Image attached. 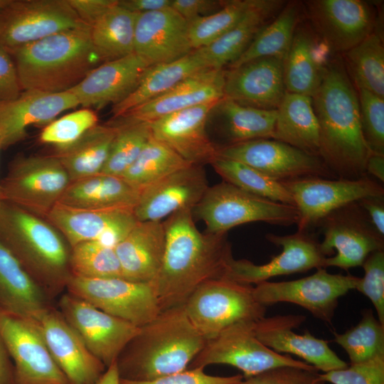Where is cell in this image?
Instances as JSON below:
<instances>
[{
    "instance_id": "cell-1",
    "label": "cell",
    "mask_w": 384,
    "mask_h": 384,
    "mask_svg": "<svg viewBox=\"0 0 384 384\" xmlns=\"http://www.w3.org/2000/svg\"><path fill=\"white\" fill-rule=\"evenodd\" d=\"M192 210H179L163 221L164 255L150 284L161 311L183 305L203 283L226 277L234 258L228 233H201Z\"/></svg>"
},
{
    "instance_id": "cell-2",
    "label": "cell",
    "mask_w": 384,
    "mask_h": 384,
    "mask_svg": "<svg viewBox=\"0 0 384 384\" xmlns=\"http://www.w3.org/2000/svg\"><path fill=\"white\" fill-rule=\"evenodd\" d=\"M311 97L319 126L320 159L337 178L366 176L371 151L361 130L357 90L341 60L329 62Z\"/></svg>"
},
{
    "instance_id": "cell-3",
    "label": "cell",
    "mask_w": 384,
    "mask_h": 384,
    "mask_svg": "<svg viewBox=\"0 0 384 384\" xmlns=\"http://www.w3.org/2000/svg\"><path fill=\"white\" fill-rule=\"evenodd\" d=\"M206 341L183 305L161 311L139 327L120 353L116 361L119 378L150 381L184 371Z\"/></svg>"
},
{
    "instance_id": "cell-4",
    "label": "cell",
    "mask_w": 384,
    "mask_h": 384,
    "mask_svg": "<svg viewBox=\"0 0 384 384\" xmlns=\"http://www.w3.org/2000/svg\"><path fill=\"white\" fill-rule=\"evenodd\" d=\"M0 243L50 300L66 289L70 247L47 220L1 201Z\"/></svg>"
},
{
    "instance_id": "cell-5",
    "label": "cell",
    "mask_w": 384,
    "mask_h": 384,
    "mask_svg": "<svg viewBox=\"0 0 384 384\" xmlns=\"http://www.w3.org/2000/svg\"><path fill=\"white\" fill-rule=\"evenodd\" d=\"M83 26L53 34L8 51L22 90H70L102 62Z\"/></svg>"
},
{
    "instance_id": "cell-6",
    "label": "cell",
    "mask_w": 384,
    "mask_h": 384,
    "mask_svg": "<svg viewBox=\"0 0 384 384\" xmlns=\"http://www.w3.org/2000/svg\"><path fill=\"white\" fill-rule=\"evenodd\" d=\"M192 213L210 233H225L252 222L291 226L299 219L295 206L260 197L224 181L208 186Z\"/></svg>"
},
{
    "instance_id": "cell-7",
    "label": "cell",
    "mask_w": 384,
    "mask_h": 384,
    "mask_svg": "<svg viewBox=\"0 0 384 384\" xmlns=\"http://www.w3.org/2000/svg\"><path fill=\"white\" fill-rule=\"evenodd\" d=\"M253 287L226 277L208 281L186 300V314L207 340L235 323L257 321L265 316L267 307L255 299Z\"/></svg>"
},
{
    "instance_id": "cell-8",
    "label": "cell",
    "mask_w": 384,
    "mask_h": 384,
    "mask_svg": "<svg viewBox=\"0 0 384 384\" xmlns=\"http://www.w3.org/2000/svg\"><path fill=\"white\" fill-rule=\"evenodd\" d=\"M70 181L53 155H18L1 181V201L46 218Z\"/></svg>"
},
{
    "instance_id": "cell-9",
    "label": "cell",
    "mask_w": 384,
    "mask_h": 384,
    "mask_svg": "<svg viewBox=\"0 0 384 384\" xmlns=\"http://www.w3.org/2000/svg\"><path fill=\"white\" fill-rule=\"evenodd\" d=\"M255 322L235 323L207 340L187 369H204L215 364L228 365L242 371L243 378H247L280 366L314 368L289 354L278 353L265 346L255 336Z\"/></svg>"
},
{
    "instance_id": "cell-10",
    "label": "cell",
    "mask_w": 384,
    "mask_h": 384,
    "mask_svg": "<svg viewBox=\"0 0 384 384\" xmlns=\"http://www.w3.org/2000/svg\"><path fill=\"white\" fill-rule=\"evenodd\" d=\"M324 235L320 247L325 268L344 270L362 266L372 252L384 250V237L375 229L358 201L331 212L317 225Z\"/></svg>"
},
{
    "instance_id": "cell-11",
    "label": "cell",
    "mask_w": 384,
    "mask_h": 384,
    "mask_svg": "<svg viewBox=\"0 0 384 384\" xmlns=\"http://www.w3.org/2000/svg\"><path fill=\"white\" fill-rule=\"evenodd\" d=\"M359 279L356 276L331 274L320 268L299 279L260 282L253 287V295L265 307L280 302L294 304L331 324L339 298L356 289Z\"/></svg>"
},
{
    "instance_id": "cell-12",
    "label": "cell",
    "mask_w": 384,
    "mask_h": 384,
    "mask_svg": "<svg viewBox=\"0 0 384 384\" xmlns=\"http://www.w3.org/2000/svg\"><path fill=\"white\" fill-rule=\"evenodd\" d=\"M83 26L68 0H10L0 11V47L9 51Z\"/></svg>"
},
{
    "instance_id": "cell-13",
    "label": "cell",
    "mask_w": 384,
    "mask_h": 384,
    "mask_svg": "<svg viewBox=\"0 0 384 384\" xmlns=\"http://www.w3.org/2000/svg\"><path fill=\"white\" fill-rule=\"evenodd\" d=\"M299 213L297 231L309 232L336 209L368 196H384L380 183L368 175L358 179L309 177L282 182Z\"/></svg>"
},
{
    "instance_id": "cell-14",
    "label": "cell",
    "mask_w": 384,
    "mask_h": 384,
    "mask_svg": "<svg viewBox=\"0 0 384 384\" xmlns=\"http://www.w3.org/2000/svg\"><path fill=\"white\" fill-rule=\"evenodd\" d=\"M66 292L100 310L140 327L161 312L149 283L122 277L86 279L71 276Z\"/></svg>"
},
{
    "instance_id": "cell-15",
    "label": "cell",
    "mask_w": 384,
    "mask_h": 384,
    "mask_svg": "<svg viewBox=\"0 0 384 384\" xmlns=\"http://www.w3.org/2000/svg\"><path fill=\"white\" fill-rule=\"evenodd\" d=\"M217 155L247 164L280 182L309 177L337 178L319 156L273 139L218 146Z\"/></svg>"
},
{
    "instance_id": "cell-16",
    "label": "cell",
    "mask_w": 384,
    "mask_h": 384,
    "mask_svg": "<svg viewBox=\"0 0 384 384\" xmlns=\"http://www.w3.org/2000/svg\"><path fill=\"white\" fill-rule=\"evenodd\" d=\"M0 336L14 365L15 384H69L33 319L0 309Z\"/></svg>"
},
{
    "instance_id": "cell-17",
    "label": "cell",
    "mask_w": 384,
    "mask_h": 384,
    "mask_svg": "<svg viewBox=\"0 0 384 384\" xmlns=\"http://www.w3.org/2000/svg\"><path fill=\"white\" fill-rule=\"evenodd\" d=\"M58 307L87 348L106 368L117 361L123 348L139 329L68 292L60 295Z\"/></svg>"
},
{
    "instance_id": "cell-18",
    "label": "cell",
    "mask_w": 384,
    "mask_h": 384,
    "mask_svg": "<svg viewBox=\"0 0 384 384\" xmlns=\"http://www.w3.org/2000/svg\"><path fill=\"white\" fill-rule=\"evenodd\" d=\"M265 238L273 245L281 247V253L263 265H255L245 259L233 258L226 278L256 285L276 276L325 268L327 257L323 253L320 242L309 232L297 231L286 235L268 233Z\"/></svg>"
},
{
    "instance_id": "cell-19",
    "label": "cell",
    "mask_w": 384,
    "mask_h": 384,
    "mask_svg": "<svg viewBox=\"0 0 384 384\" xmlns=\"http://www.w3.org/2000/svg\"><path fill=\"white\" fill-rule=\"evenodd\" d=\"M314 33L331 48L343 53L375 29L373 7L361 0H311L305 3Z\"/></svg>"
},
{
    "instance_id": "cell-20",
    "label": "cell",
    "mask_w": 384,
    "mask_h": 384,
    "mask_svg": "<svg viewBox=\"0 0 384 384\" xmlns=\"http://www.w3.org/2000/svg\"><path fill=\"white\" fill-rule=\"evenodd\" d=\"M45 219L58 230L70 247L95 241L114 248L138 222L132 208L88 210L60 203Z\"/></svg>"
},
{
    "instance_id": "cell-21",
    "label": "cell",
    "mask_w": 384,
    "mask_h": 384,
    "mask_svg": "<svg viewBox=\"0 0 384 384\" xmlns=\"http://www.w3.org/2000/svg\"><path fill=\"white\" fill-rule=\"evenodd\" d=\"M69 384H95L106 366L87 348L58 309L50 306L33 319Z\"/></svg>"
},
{
    "instance_id": "cell-22",
    "label": "cell",
    "mask_w": 384,
    "mask_h": 384,
    "mask_svg": "<svg viewBox=\"0 0 384 384\" xmlns=\"http://www.w3.org/2000/svg\"><path fill=\"white\" fill-rule=\"evenodd\" d=\"M305 320L304 315L265 316L255 322L254 331L269 348L278 353L295 355L318 371L327 373L346 368L348 364L330 348L329 341L315 337L308 330L304 334L293 331Z\"/></svg>"
},
{
    "instance_id": "cell-23",
    "label": "cell",
    "mask_w": 384,
    "mask_h": 384,
    "mask_svg": "<svg viewBox=\"0 0 384 384\" xmlns=\"http://www.w3.org/2000/svg\"><path fill=\"white\" fill-rule=\"evenodd\" d=\"M218 102L189 107L148 123L152 137L191 164H210L218 157V145L210 139L206 125Z\"/></svg>"
},
{
    "instance_id": "cell-24",
    "label": "cell",
    "mask_w": 384,
    "mask_h": 384,
    "mask_svg": "<svg viewBox=\"0 0 384 384\" xmlns=\"http://www.w3.org/2000/svg\"><path fill=\"white\" fill-rule=\"evenodd\" d=\"M203 166L191 164L139 192L133 210L138 221H162L184 209H193L208 188Z\"/></svg>"
},
{
    "instance_id": "cell-25",
    "label": "cell",
    "mask_w": 384,
    "mask_h": 384,
    "mask_svg": "<svg viewBox=\"0 0 384 384\" xmlns=\"http://www.w3.org/2000/svg\"><path fill=\"white\" fill-rule=\"evenodd\" d=\"M193 50L188 21L171 7L137 14L134 53L148 65L176 60Z\"/></svg>"
},
{
    "instance_id": "cell-26",
    "label": "cell",
    "mask_w": 384,
    "mask_h": 384,
    "mask_svg": "<svg viewBox=\"0 0 384 384\" xmlns=\"http://www.w3.org/2000/svg\"><path fill=\"white\" fill-rule=\"evenodd\" d=\"M283 62L262 57L225 70L223 97L245 106L277 110L287 92Z\"/></svg>"
},
{
    "instance_id": "cell-27",
    "label": "cell",
    "mask_w": 384,
    "mask_h": 384,
    "mask_svg": "<svg viewBox=\"0 0 384 384\" xmlns=\"http://www.w3.org/2000/svg\"><path fill=\"white\" fill-rule=\"evenodd\" d=\"M78 105L77 98L69 91L23 90L14 100L0 102L2 149L23 140L29 126L48 124L61 112Z\"/></svg>"
},
{
    "instance_id": "cell-28",
    "label": "cell",
    "mask_w": 384,
    "mask_h": 384,
    "mask_svg": "<svg viewBox=\"0 0 384 384\" xmlns=\"http://www.w3.org/2000/svg\"><path fill=\"white\" fill-rule=\"evenodd\" d=\"M150 66L134 53L104 62L68 90L84 107L101 109L118 104L137 87Z\"/></svg>"
},
{
    "instance_id": "cell-29",
    "label": "cell",
    "mask_w": 384,
    "mask_h": 384,
    "mask_svg": "<svg viewBox=\"0 0 384 384\" xmlns=\"http://www.w3.org/2000/svg\"><path fill=\"white\" fill-rule=\"evenodd\" d=\"M225 70H202L120 117L135 122L150 123L174 112L219 101L224 96Z\"/></svg>"
},
{
    "instance_id": "cell-30",
    "label": "cell",
    "mask_w": 384,
    "mask_h": 384,
    "mask_svg": "<svg viewBox=\"0 0 384 384\" xmlns=\"http://www.w3.org/2000/svg\"><path fill=\"white\" fill-rule=\"evenodd\" d=\"M165 245L163 221H138L114 247L123 278L151 284L161 269Z\"/></svg>"
},
{
    "instance_id": "cell-31",
    "label": "cell",
    "mask_w": 384,
    "mask_h": 384,
    "mask_svg": "<svg viewBox=\"0 0 384 384\" xmlns=\"http://www.w3.org/2000/svg\"><path fill=\"white\" fill-rule=\"evenodd\" d=\"M331 52L313 29L299 23L283 62L286 91L311 97L330 62Z\"/></svg>"
},
{
    "instance_id": "cell-32",
    "label": "cell",
    "mask_w": 384,
    "mask_h": 384,
    "mask_svg": "<svg viewBox=\"0 0 384 384\" xmlns=\"http://www.w3.org/2000/svg\"><path fill=\"white\" fill-rule=\"evenodd\" d=\"M285 4L280 0H252L245 14L231 29L208 46L199 48L208 68L223 69L234 63Z\"/></svg>"
},
{
    "instance_id": "cell-33",
    "label": "cell",
    "mask_w": 384,
    "mask_h": 384,
    "mask_svg": "<svg viewBox=\"0 0 384 384\" xmlns=\"http://www.w3.org/2000/svg\"><path fill=\"white\" fill-rule=\"evenodd\" d=\"M139 196L122 176L100 173L70 182L58 203L88 210L134 209Z\"/></svg>"
},
{
    "instance_id": "cell-34",
    "label": "cell",
    "mask_w": 384,
    "mask_h": 384,
    "mask_svg": "<svg viewBox=\"0 0 384 384\" xmlns=\"http://www.w3.org/2000/svg\"><path fill=\"white\" fill-rule=\"evenodd\" d=\"M50 301L0 243V309L33 319L51 306Z\"/></svg>"
},
{
    "instance_id": "cell-35",
    "label": "cell",
    "mask_w": 384,
    "mask_h": 384,
    "mask_svg": "<svg viewBox=\"0 0 384 384\" xmlns=\"http://www.w3.org/2000/svg\"><path fill=\"white\" fill-rule=\"evenodd\" d=\"M209 68L199 48L170 63L150 66L134 90L112 106L113 118L158 97L191 75Z\"/></svg>"
},
{
    "instance_id": "cell-36",
    "label": "cell",
    "mask_w": 384,
    "mask_h": 384,
    "mask_svg": "<svg viewBox=\"0 0 384 384\" xmlns=\"http://www.w3.org/2000/svg\"><path fill=\"white\" fill-rule=\"evenodd\" d=\"M272 139L319 156V126L311 97L286 92L277 109Z\"/></svg>"
},
{
    "instance_id": "cell-37",
    "label": "cell",
    "mask_w": 384,
    "mask_h": 384,
    "mask_svg": "<svg viewBox=\"0 0 384 384\" xmlns=\"http://www.w3.org/2000/svg\"><path fill=\"white\" fill-rule=\"evenodd\" d=\"M217 132L228 146L257 139H272L277 110L245 106L223 97L213 108Z\"/></svg>"
},
{
    "instance_id": "cell-38",
    "label": "cell",
    "mask_w": 384,
    "mask_h": 384,
    "mask_svg": "<svg viewBox=\"0 0 384 384\" xmlns=\"http://www.w3.org/2000/svg\"><path fill=\"white\" fill-rule=\"evenodd\" d=\"M115 127L97 124L70 144L55 147L53 155L74 181L100 174L108 159Z\"/></svg>"
},
{
    "instance_id": "cell-39",
    "label": "cell",
    "mask_w": 384,
    "mask_h": 384,
    "mask_svg": "<svg viewBox=\"0 0 384 384\" xmlns=\"http://www.w3.org/2000/svg\"><path fill=\"white\" fill-rule=\"evenodd\" d=\"M137 16V14L120 6L117 0L90 27L92 47L102 63L134 53Z\"/></svg>"
},
{
    "instance_id": "cell-40",
    "label": "cell",
    "mask_w": 384,
    "mask_h": 384,
    "mask_svg": "<svg viewBox=\"0 0 384 384\" xmlns=\"http://www.w3.org/2000/svg\"><path fill=\"white\" fill-rule=\"evenodd\" d=\"M304 9L297 1L286 3L278 14L256 35L245 52L228 67L233 68L253 59L275 57L284 60Z\"/></svg>"
},
{
    "instance_id": "cell-41",
    "label": "cell",
    "mask_w": 384,
    "mask_h": 384,
    "mask_svg": "<svg viewBox=\"0 0 384 384\" xmlns=\"http://www.w3.org/2000/svg\"><path fill=\"white\" fill-rule=\"evenodd\" d=\"M343 54L345 69L356 89H365L384 98V46L381 33L375 28Z\"/></svg>"
},
{
    "instance_id": "cell-42",
    "label": "cell",
    "mask_w": 384,
    "mask_h": 384,
    "mask_svg": "<svg viewBox=\"0 0 384 384\" xmlns=\"http://www.w3.org/2000/svg\"><path fill=\"white\" fill-rule=\"evenodd\" d=\"M191 164L151 135L138 157L121 176L140 192L164 176Z\"/></svg>"
},
{
    "instance_id": "cell-43",
    "label": "cell",
    "mask_w": 384,
    "mask_h": 384,
    "mask_svg": "<svg viewBox=\"0 0 384 384\" xmlns=\"http://www.w3.org/2000/svg\"><path fill=\"white\" fill-rule=\"evenodd\" d=\"M210 165L224 181L260 197L295 206L291 193L282 182L247 164L218 156Z\"/></svg>"
},
{
    "instance_id": "cell-44",
    "label": "cell",
    "mask_w": 384,
    "mask_h": 384,
    "mask_svg": "<svg viewBox=\"0 0 384 384\" xmlns=\"http://www.w3.org/2000/svg\"><path fill=\"white\" fill-rule=\"evenodd\" d=\"M115 135L107 163L101 173L121 176L133 164L151 137L148 123L119 117L110 122Z\"/></svg>"
},
{
    "instance_id": "cell-45",
    "label": "cell",
    "mask_w": 384,
    "mask_h": 384,
    "mask_svg": "<svg viewBox=\"0 0 384 384\" xmlns=\"http://www.w3.org/2000/svg\"><path fill=\"white\" fill-rule=\"evenodd\" d=\"M334 341L344 349L351 364L363 362L384 353V324L371 309H366L356 326L343 334L334 333Z\"/></svg>"
},
{
    "instance_id": "cell-46",
    "label": "cell",
    "mask_w": 384,
    "mask_h": 384,
    "mask_svg": "<svg viewBox=\"0 0 384 384\" xmlns=\"http://www.w3.org/2000/svg\"><path fill=\"white\" fill-rule=\"evenodd\" d=\"M69 263L73 276L86 279L123 278L114 248L98 242H84L70 247Z\"/></svg>"
},
{
    "instance_id": "cell-47",
    "label": "cell",
    "mask_w": 384,
    "mask_h": 384,
    "mask_svg": "<svg viewBox=\"0 0 384 384\" xmlns=\"http://www.w3.org/2000/svg\"><path fill=\"white\" fill-rule=\"evenodd\" d=\"M252 0L225 1L216 12L188 21V37L193 49L208 46L231 29L251 6Z\"/></svg>"
},
{
    "instance_id": "cell-48",
    "label": "cell",
    "mask_w": 384,
    "mask_h": 384,
    "mask_svg": "<svg viewBox=\"0 0 384 384\" xmlns=\"http://www.w3.org/2000/svg\"><path fill=\"white\" fill-rule=\"evenodd\" d=\"M97 124L98 117L96 112L84 107L47 124L41 132L39 140L55 147L64 146L75 142Z\"/></svg>"
},
{
    "instance_id": "cell-49",
    "label": "cell",
    "mask_w": 384,
    "mask_h": 384,
    "mask_svg": "<svg viewBox=\"0 0 384 384\" xmlns=\"http://www.w3.org/2000/svg\"><path fill=\"white\" fill-rule=\"evenodd\" d=\"M364 139L371 152L384 154V98L357 89Z\"/></svg>"
},
{
    "instance_id": "cell-50",
    "label": "cell",
    "mask_w": 384,
    "mask_h": 384,
    "mask_svg": "<svg viewBox=\"0 0 384 384\" xmlns=\"http://www.w3.org/2000/svg\"><path fill=\"white\" fill-rule=\"evenodd\" d=\"M331 384H384V353L346 368L320 373Z\"/></svg>"
},
{
    "instance_id": "cell-51",
    "label": "cell",
    "mask_w": 384,
    "mask_h": 384,
    "mask_svg": "<svg viewBox=\"0 0 384 384\" xmlns=\"http://www.w3.org/2000/svg\"><path fill=\"white\" fill-rule=\"evenodd\" d=\"M361 267L364 275L360 277L356 289L370 300L378 319L384 324V250L370 253Z\"/></svg>"
},
{
    "instance_id": "cell-52",
    "label": "cell",
    "mask_w": 384,
    "mask_h": 384,
    "mask_svg": "<svg viewBox=\"0 0 384 384\" xmlns=\"http://www.w3.org/2000/svg\"><path fill=\"white\" fill-rule=\"evenodd\" d=\"M235 384H327L314 368L280 366L256 375L243 378Z\"/></svg>"
},
{
    "instance_id": "cell-53",
    "label": "cell",
    "mask_w": 384,
    "mask_h": 384,
    "mask_svg": "<svg viewBox=\"0 0 384 384\" xmlns=\"http://www.w3.org/2000/svg\"><path fill=\"white\" fill-rule=\"evenodd\" d=\"M242 379V375H212L205 373L203 368H193L150 381H133L120 378V384H235Z\"/></svg>"
},
{
    "instance_id": "cell-54",
    "label": "cell",
    "mask_w": 384,
    "mask_h": 384,
    "mask_svg": "<svg viewBox=\"0 0 384 384\" xmlns=\"http://www.w3.org/2000/svg\"><path fill=\"white\" fill-rule=\"evenodd\" d=\"M21 90L12 57L6 49L0 47V102L17 98Z\"/></svg>"
},
{
    "instance_id": "cell-55",
    "label": "cell",
    "mask_w": 384,
    "mask_h": 384,
    "mask_svg": "<svg viewBox=\"0 0 384 384\" xmlns=\"http://www.w3.org/2000/svg\"><path fill=\"white\" fill-rule=\"evenodd\" d=\"M225 1L172 0L171 7L188 21L213 14L221 9Z\"/></svg>"
},
{
    "instance_id": "cell-56",
    "label": "cell",
    "mask_w": 384,
    "mask_h": 384,
    "mask_svg": "<svg viewBox=\"0 0 384 384\" xmlns=\"http://www.w3.org/2000/svg\"><path fill=\"white\" fill-rule=\"evenodd\" d=\"M80 19L91 27L117 0H68Z\"/></svg>"
},
{
    "instance_id": "cell-57",
    "label": "cell",
    "mask_w": 384,
    "mask_h": 384,
    "mask_svg": "<svg viewBox=\"0 0 384 384\" xmlns=\"http://www.w3.org/2000/svg\"><path fill=\"white\" fill-rule=\"evenodd\" d=\"M377 232L384 237V196H368L358 201Z\"/></svg>"
},
{
    "instance_id": "cell-58",
    "label": "cell",
    "mask_w": 384,
    "mask_h": 384,
    "mask_svg": "<svg viewBox=\"0 0 384 384\" xmlns=\"http://www.w3.org/2000/svg\"><path fill=\"white\" fill-rule=\"evenodd\" d=\"M172 0H118V4L136 14L169 8Z\"/></svg>"
},
{
    "instance_id": "cell-59",
    "label": "cell",
    "mask_w": 384,
    "mask_h": 384,
    "mask_svg": "<svg viewBox=\"0 0 384 384\" xmlns=\"http://www.w3.org/2000/svg\"><path fill=\"white\" fill-rule=\"evenodd\" d=\"M0 384H15L11 359L0 336Z\"/></svg>"
},
{
    "instance_id": "cell-60",
    "label": "cell",
    "mask_w": 384,
    "mask_h": 384,
    "mask_svg": "<svg viewBox=\"0 0 384 384\" xmlns=\"http://www.w3.org/2000/svg\"><path fill=\"white\" fill-rule=\"evenodd\" d=\"M366 174L384 182V154L371 152L366 163Z\"/></svg>"
},
{
    "instance_id": "cell-61",
    "label": "cell",
    "mask_w": 384,
    "mask_h": 384,
    "mask_svg": "<svg viewBox=\"0 0 384 384\" xmlns=\"http://www.w3.org/2000/svg\"><path fill=\"white\" fill-rule=\"evenodd\" d=\"M95 384H120L116 362L106 368L102 375Z\"/></svg>"
},
{
    "instance_id": "cell-62",
    "label": "cell",
    "mask_w": 384,
    "mask_h": 384,
    "mask_svg": "<svg viewBox=\"0 0 384 384\" xmlns=\"http://www.w3.org/2000/svg\"><path fill=\"white\" fill-rule=\"evenodd\" d=\"M9 2L10 0H0V11L3 9Z\"/></svg>"
},
{
    "instance_id": "cell-63",
    "label": "cell",
    "mask_w": 384,
    "mask_h": 384,
    "mask_svg": "<svg viewBox=\"0 0 384 384\" xmlns=\"http://www.w3.org/2000/svg\"><path fill=\"white\" fill-rule=\"evenodd\" d=\"M1 149H2V144H1V137H0V151ZM2 201H1V180H0V202Z\"/></svg>"
}]
</instances>
